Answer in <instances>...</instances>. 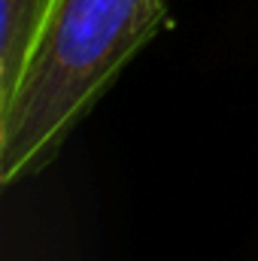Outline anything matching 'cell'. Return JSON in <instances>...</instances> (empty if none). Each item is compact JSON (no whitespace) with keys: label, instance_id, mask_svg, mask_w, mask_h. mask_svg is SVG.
<instances>
[{"label":"cell","instance_id":"6da1fadb","mask_svg":"<svg viewBox=\"0 0 258 261\" xmlns=\"http://www.w3.org/2000/svg\"><path fill=\"white\" fill-rule=\"evenodd\" d=\"M167 18V0H55L0 103V182L40 173Z\"/></svg>","mask_w":258,"mask_h":261},{"label":"cell","instance_id":"7a4b0ae2","mask_svg":"<svg viewBox=\"0 0 258 261\" xmlns=\"http://www.w3.org/2000/svg\"><path fill=\"white\" fill-rule=\"evenodd\" d=\"M55 0H0V103L15 91Z\"/></svg>","mask_w":258,"mask_h":261}]
</instances>
